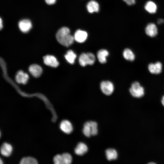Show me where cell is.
<instances>
[{
  "label": "cell",
  "instance_id": "6da1fadb",
  "mask_svg": "<svg viewBox=\"0 0 164 164\" xmlns=\"http://www.w3.org/2000/svg\"><path fill=\"white\" fill-rule=\"evenodd\" d=\"M56 36L58 41L65 46H70L74 40L73 36L70 34V29L65 27H63L58 30Z\"/></svg>",
  "mask_w": 164,
  "mask_h": 164
},
{
  "label": "cell",
  "instance_id": "7a4b0ae2",
  "mask_svg": "<svg viewBox=\"0 0 164 164\" xmlns=\"http://www.w3.org/2000/svg\"><path fill=\"white\" fill-rule=\"evenodd\" d=\"M98 132L97 125L94 121L86 122L84 125L83 132L86 137H89L91 135H96Z\"/></svg>",
  "mask_w": 164,
  "mask_h": 164
},
{
  "label": "cell",
  "instance_id": "3957f363",
  "mask_svg": "<svg viewBox=\"0 0 164 164\" xmlns=\"http://www.w3.org/2000/svg\"><path fill=\"white\" fill-rule=\"evenodd\" d=\"M95 60L94 54L91 53H83L79 57V62L80 64L82 67L87 65L93 64Z\"/></svg>",
  "mask_w": 164,
  "mask_h": 164
},
{
  "label": "cell",
  "instance_id": "277c9868",
  "mask_svg": "<svg viewBox=\"0 0 164 164\" xmlns=\"http://www.w3.org/2000/svg\"><path fill=\"white\" fill-rule=\"evenodd\" d=\"M131 94L134 97L140 98L142 97L144 94L143 87L140 85L139 83L135 81L132 84L129 89Z\"/></svg>",
  "mask_w": 164,
  "mask_h": 164
},
{
  "label": "cell",
  "instance_id": "5b68a950",
  "mask_svg": "<svg viewBox=\"0 0 164 164\" xmlns=\"http://www.w3.org/2000/svg\"><path fill=\"white\" fill-rule=\"evenodd\" d=\"M100 88L102 92L107 95H111L114 90L113 84L109 81L102 82L100 84Z\"/></svg>",
  "mask_w": 164,
  "mask_h": 164
},
{
  "label": "cell",
  "instance_id": "8992f818",
  "mask_svg": "<svg viewBox=\"0 0 164 164\" xmlns=\"http://www.w3.org/2000/svg\"><path fill=\"white\" fill-rule=\"evenodd\" d=\"M146 34L148 36L153 37L156 36L158 33V29L156 25L153 23H148L145 29Z\"/></svg>",
  "mask_w": 164,
  "mask_h": 164
},
{
  "label": "cell",
  "instance_id": "52a82bcc",
  "mask_svg": "<svg viewBox=\"0 0 164 164\" xmlns=\"http://www.w3.org/2000/svg\"><path fill=\"white\" fill-rule=\"evenodd\" d=\"M88 34L87 32L78 29L74 33L73 36L74 40L79 43L84 42L87 39Z\"/></svg>",
  "mask_w": 164,
  "mask_h": 164
},
{
  "label": "cell",
  "instance_id": "ba28073f",
  "mask_svg": "<svg viewBox=\"0 0 164 164\" xmlns=\"http://www.w3.org/2000/svg\"><path fill=\"white\" fill-rule=\"evenodd\" d=\"M60 130L64 133L69 134L73 130V127L71 123L68 120H65L61 121L60 124Z\"/></svg>",
  "mask_w": 164,
  "mask_h": 164
},
{
  "label": "cell",
  "instance_id": "9c48e42d",
  "mask_svg": "<svg viewBox=\"0 0 164 164\" xmlns=\"http://www.w3.org/2000/svg\"><path fill=\"white\" fill-rule=\"evenodd\" d=\"M19 28L23 32H28L32 27L31 22L27 19H24L20 21L18 24Z\"/></svg>",
  "mask_w": 164,
  "mask_h": 164
},
{
  "label": "cell",
  "instance_id": "30bf717a",
  "mask_svg": "<svg viewBox=\"0 0 164 164\" xmlns=\"http://www.w3.org/2000/svg\"><path fill=\"white\" fill-rule=\"evenodd\" d=\"M43 60L45 64L52 67H56L59 64L56 57L52 55H48L45 56Z\"/></svg>",
  "mask_w": 164,
  "mask_h": 164
},
{
  "label": "cell",
  "instance_id": "8fae6325",
  "mask_svg": "<svg viewBox=\"0 0 164 164\" xmlns=\"http://www.w3.org/2000/svg\"><path fill=\"white\" fill-rule=\"evenodd\" d=\"M162 65L159 62L155 63H151L148 65V69L152 73L158 74L160 73L162 70Z\"/></svg>",
  "mask_w": 164,
  "mask_h": 164
},
{
  "label": "cell",
  "instance_id": "7c38bea8",
  "mask_svg": "<svg viewBox=\"0 0 164 164\" xmlns=\"http://www.w3.org/2000/svg\"><path fill=\"white\" fill-rule=\"evenodd\" d=\"M12 151V147L9 144L4 143L1 146L0 148V152L2 155L8 157L11 154Z\"/></svg>",
  "mask_w": 164,
  "mask_h": 164
},
{
  "label": "cell",
  "instance_id": "4fadbf2b",
  "mask_svg": "<svg viewBox=\"0 0 164 164\" xmlns=\"http://www.w3.org/2000/svg\"><path fill=\"white\" fill-rule=\"evenodd\" d=\"M29 79L28 74L22 70L18 71L15 77L16 82L19 84H26Z\"/></svg>",
  "mask_w": 164,
  "mask_h": 164
},
{
  "label": "cell",
  "instance_id": "5bb4252c",
  "mask_svg": "<svg viewBox=\"0 0 164 164\" xmlns=\"http://www.w3.org/2000/svg\"><path fill=\"white\" fill-rule=\"evenodd\" d=\"M144 9L149 13L153 14L156 12L157 6L155 2L152 1H149L145 4Z\"/></svg>",
  "mask_w": 164,
  "mask_h": 164
},
{
  "label": "cell",
  "instance_id": "9a60e30c",
  "mask_svg": "<svg viewBox=\"0 0 164 164\" xmlns=\"http://www.w3.org/2000/svg\"><path fill=\"white\" fill-rule=\"evenodd\" d=\"M88 147L85 143L80 142L78 143L74 149L75 153L79 155H82L88 151Z\"/></svg>",
  "mask_w": 164,
  "mask_h": 164
},
{
  "label": "cell",
  "instance_id": "2e32d148",
  "mask_svg": "<svg viewBox=\"0 0 164 164\" xmlns=\"http://www.w3.org/2000/svg\"><path fill=\"white\" fill-rule=\"evenodd\" d=\"M29 71L34 77H39L41 75L42 69L40 66L35 64H32L29 67Z\"/></svg>",
  "mask_w": 164,
  "mask_h": 164
},
{
  "label": "cell",
  "instance_id": "e0dca14e",
  "mask_svg": "<svg viewBox=\"0 0 164 164\" xmlns=\"http://www.w3.org/2000/svg\"><path fill=\"white\" fill-rule=\"evenodd\" d=\"M87 9L89 13L97 12L99 10V6L98 3L96 1L91 0L87 4Z\"/></svg>",
  "mask_w": 164,
  "mask_h": 164
},
{
  "label": "cell",
  "instance_id": "ac0fdd59",
  "mask_svg": "<svg viewBox=\"0 0 164 164\" xmlns=\"http://www.w3.org/2000/svg\"><path fill=\"white\" fill-rule=\"evenodd\" d=\"M109 53L105 49H101L97 52V56L99 62L101 63H105L107 61L106 57L108 55Z\"/></svg>",
  "mask_w": 164,
  "mask_h": 164
},
{
  "label": "cell",
  "instance_id": "d6986e66",
  "mask_svg": "<svg viewBox=\"0 0 164 164\" xmlns=\"http://www.w3.org/2000/svg\"><path fill=\"white\" fill-rule=\"evenodd\" d=\"M105 155L107 159L109 161L116 159L118 157L117 151L113 149H107L105 151Z\"/></svg>",
  "mask_w": 164,
  "mask_h": 164
},
{
  "label": "cell",
  "instance_id": "ffe728a7",
  "mask_svg": "<svg viewBox=\"0 0 164 164\" xmlns=\"http://www.w3.org/2000/svg\"><path fill=\"white\" fill-rule=\"evenodd\" d=\"M77 57L76 54L72 50L68 51L65 55V58L70 64H73Z\"/></svg>",
  "mask_w": 164,
  "mask_h": 164
},
{
  "label": "cell",
  "instance_id": "44dd1931",
  "mask_svg": "<svg viewBox=\"0 0 164 164\" xmlns=\"http://www.w3.org/2000/svg\"><path fill=\"white\" fill-rule=\"evenodd\" d=\"M124 57L126 60L132 61L135 58V56L133 52L130 49H125L123 53Z\"/></svg>",
  "mask_w": 164,
  "mask_h": 164
},
{
  "label": "cell",
  "instance_id": "7402d4cb",
  "mask_svg": "<svg viewBox=\"0 0 164 164\" xmlns=\"http://www.w3.org/2000/svg\"><path fill=\"white\" fill-rule=\"evenodd\" d=\"M21 164H37V161L36 159L31 157L23 158L20 161Z\"/></svg>",
  "mask_w": 164,
  "mask_h": 164
},
{
  "label": "cell",
  "instance_id": "603a6c76",
  "mask_svg": "<svg viewBox=\"0 0 164 164\" xmlns=\"http://www.w3.org/2000/svg\"><path fill=\"white\" fill-rule=\"evenodd\" d=\"M62 164H70L72 161V158L70 154L65 153L61 155Z\"/></svg>",
  "mask_w": 164,
  "mask_h": 164
},
{
  "label": "cell",
  "instance_id": "cb8c5ba5",
  "mask_svg": "<svg viewBox=\"0 0 164 164\" xmlns=\"http://www.w3.org/2000/svg\"><path fill=\"white\" fill-rule=\"evenodd\" d=\"M53 162L55 164H62L61 155H55L53 158Z\"/></svg>",
  "mask_w": 164,
  "mask_h": 164
},
{
  "label": "cell",
  "instance_id": "d4e9b609",
  "mask_svg": "<svg viewBox=\"0 0 164 164\" xmlns=\"http://www.w3.org/2000/svg\"><path fill=\"white\" fill-rule=\"evenodd\" d=\"M128 5H134L135 3V0H123Z\"/></svg>",
  "mask_w": 164,
  "mask_h": 164
},
{
  "label": "cell",
  "instance_id": "484cf974",
  "mask_svg": "<svg viewBox=\"0 0 164 164\" xmlns=\"http://www.w3.org/2000/svg\"><path fill=\"white\" fill-rule=\"evenodd\" d=\"M46 3L49 5H51L55 3L56 0H45Z\"/></svg>",
  "mask_w": 164,
  "mask_h": 164
},
{
  "label": "cell",
  "instance_id": "4316f807",
  "mask_svg": "<svg viewBox=\"0 0 164 164\" xmlns=\"http://www.w3.org/2000/svg\"><path fill=\"white\" fill-rule=\"evenodd\" d=\"M157 23L159 25L163 24L164 23V19L162 18L159 19L157 21Z\"/></svg>",
  "mask_w": 164,
  "mask_h": 164
},
{
  "label": "cell",
  "instance_id": "83f0119b",
  "mask_svg": "<svg viewBox=\"0 0 164 164\" xmlns=\"http://www.w3.org/2000/svg\"><path fill=\"white\" fill-rule=\"evenodd\" d=\"M3 28V22L1 18H0V29H1Z\"/></svg>",
  "mask_w": 164,
  "mask_h": 164
},
{
  "label": "cell",
  "instance_id": "f1b7e54d",
  "mask_svg": "<svg viewBox=\"0 0 164 164\" xmlns=\"http://www.w3.org/2000/svg\"><path fill=\"white\" fill-rule=\"evenodd\" d=\"M162 105L164 106V96L162 97Z\"/></svg>",
  "mask_w": 164,
  "mask_h": 164
},
{
  "label": "cell",
  "instance_id": "f546056e",
  "mask_svg": "<svg viewBox=\"0 0 164 164\" xmlns=\"http://www.w3.org/2000/svg\"><path fill=\"white\" fill-rule=\"evenodd\" d=\"M0 163L1 164L3 163V162H2V160L1 159H0Z\"/></svg>",
  "mask_w": 164,
  "mask_h": 164
},
{
  "label": "cell",
  "instance_id": "4dcf8cb0",
  "mask_svg": "<svg viewBox=\"0 0 164 164\" xmlns=\"http://www.w3.org/2000/svg\"><path fill=\"white\" fill-rule=\"evenodd\" d=\"M150 163V164H151V163H152V164H154V163H153V162H152V163H151V162H150V163Z\"/></svg>",
  "mask_w": 164,
  "mask_h": 164
}]
</instances>
